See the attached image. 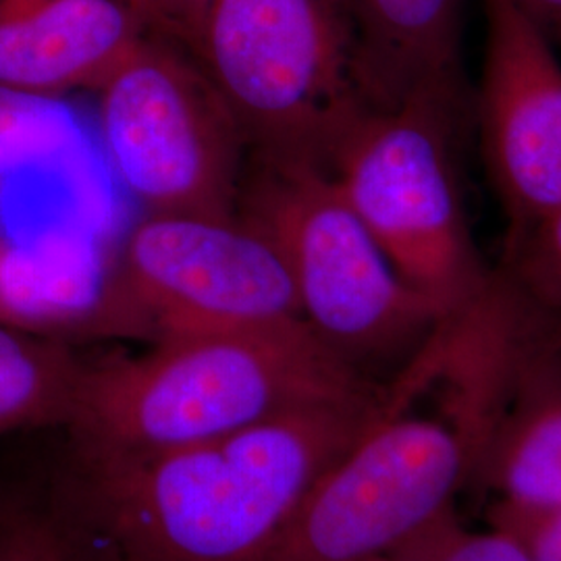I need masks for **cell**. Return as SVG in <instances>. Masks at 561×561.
<instances>
[{"label": "cell", "instance_id": "1", "mask_svg": "<svg viewBox=\"0 0 561 561\" xmlns=\"http://www.w3.org/2000/svg\"><path fill=\"white\" fill-rule=\"evenodd\" d=\"M381 400L314 403L157 451L65 445L53 474L125 561H264Z\"/></svg>", "mask_w": 561, "mask_h": 561}, {"label": "cell", "instance_id": "2", "mask_svg": "<svg viewBox=\"0 0 561 561\" xmlns=\"http://www.w3.org/2000/svg\"><path fill=\"white\" fill-rule=\"evenodd\" d=\"M503 356L479 321L443 324L382 387L360 435L301 502L264 561L389 558L474 484Z\"/></svg>", "mask_w": 561, "mask_h": 561}, {"label": "cell", "instance_id": "3", "mask_svg": "<svg viewBox=\"0 0 561 561\" xmlns=\"http://www.w3.org/2000/svg\"><path fill=\"white\" fill-rule=\"evenodd\" d=\"M381 393L310 327L187 331L150 341L141 354L85 358L62 433L73 449L157 451Z\"/></svg>", "mask_w": 561, "mask_h": 561}, {"label": "cell", "instance_id": "4", "mask_svg": "<svg viewBox=\"0 0 561 561\" xmlns=\"http://www.w3.org/2000/svg\"><path fill=\"white\" fill-rule=\"evenodd\" d=\"M187 53L233 111L254 164L329 173L375 111L350 0H213Z\"/></svg>", "mask_w": 561, "mask_h": 561}, {"label": "cell", "instance_id": "5", "mask_svg": "<svg viewBox=\"0 0 561 561\" xmlns=\"http://www.w3.org/2000/svg\"><path fill=\"white\" fill-rule=\"evenodd\" d=\"M238 217L277 245L304 321L366 381L385 387L454 317L401 277L324 171L248 162Z\"/></svg>", "mask_w": 561, "mask_h": 561}, {"label": "cell", "instance_id": "6", "mask_svg": "<svg viewBox=\"0 0 561 561\" xmlns=\"http://www.w3.org/2000/svg\"><path fill=\"white\" fill-rule=\"evenodd\" d=\"M470 121V106L435 94L368 111L329 171L401 277L447 314L481 298L495 275L472 236L458 171Z\"/></svg>", "mask_w": 561, "mask_h": 561}, {"label": "cell", "instance_id": "7", "mask_svg": "<svg viewBox=\"0 0 561 561\" xmlns=\"http://www.w3.org/2000/svg\"><path fill=\"white\" fill-rule=\"evenodd\" d=\"M94 94L108 161L146 215H238L248 141L183 46L148 32Z\"/></svg>", "mask_w": 561, "mask_h": 561}, {"label": "cell", "instance_id": "8", "mask_svg": "<svg viewBox=\"0 0 561 561\" xmlns=\"http://www.w3.org/2000/svg\"><path fill=\"white\" fill-rule=\"evenodd\" d=\"M104 314L108 337L146 341L308 327L277 245L238 215H146L104 283Z\"/></svg>", "mask_w": 561, "mask_h": 561}, {"label": "cell", "instance_id": "9", "mask_svg": "<svg viewBox=\"0 0 561 561\" xmlns=\"http://www.w3.org/2000/svg\"><path fill=\"white\" fill-rule=\"evenodd\" d=\"M484 60L472 96L505 236L561 210V57L518 0H481Z\"/></svg>", "mask_w": 561, "mask_h": 561}, {"label": "cell", "instance_id": "10", "mask_svg": "<svg viewBox=\"0 0 561 561\" xmlns=\"http://www.w3.org/2000/svg\"><path fill=\"white\" fill-rule=\"evenodd\" d=\"M518 298L502 396L472 484L489 495V516L561 512V314Z\"/></svg>", "mask_w": 561, "mask_h": 561}, {"label": "cell", "instance_id": "11", "mask_svg": "<svg viewBox=\"0 0 561 561\" xmlns=\"http://www.w3.org/2000/svg\"><path fill=\"white\" fill-rule=\"evenodd\" d=\"M150 32L127 0H0V90H96Z\"/></svg>", "mask_w": 561, "mask_h": 561}, {"label": "cell", "instance_id": "12", "mask_svg": "<svg viewBox=\"0 0 561 561\" xmlns=\"http://www.w3.org/2000/svg\"><path fill=\"white\" fill-rule=\"evenodd\" d=\"M362 90L373 108L435 94L472 108L463 76V0H350Z\"/></svg>", "mask_w": 561, "mask_h": 561}, {"label": "cell", "instance_id": "13", "mask_svg": "<svg viewBox=\"0 0 561 561\" xmlns=\"http://www.w3.org/2000/svg\"><path fill=\"white\" fill-rule=\"evenodd\" d=\"M83 362L69 341L0 322V437L65 428Z\"/></svg>", "mask_w": 561, "mask_h": 561}, {"label": "cell", "instance_id": "14", "mask_svg": "<svg viewBox=\"0 0 561 561\" xmlns=\"http://www.w3.org/2000/svg\"><path fill=\"white\" fill-rule=\"evenodd\" d=\"M0 561H125L55 474L0 493Z\"/></svg>", "mask_w": 561, "mask_h": 561}, {"label": "cell", "instance_id": "15", "mask_svg": "<svg viewBox=\"0 0 561 561\" xmlns=\"http://www.w3.org/2000/svg\"><path fill=\"white\" fill-rule=\"evenodd\" d=\"M393 561H541L520 537L497 522L472 526L458 505L443 512L419 535L403 542Z\"/></svg>", "mask_w": 561, "mask_h": 561}, {"label": "cell", "instance_id": "16", "mask_svg": "<svg viewBox=\"0 0 561 561\" xmlns=\"http://www.w3.org/2000/svg\"><path fill=\"white\" fill-rule=\"evenodd\" d=\"M495 268L526 300L561 314V210L503 236L502 259Z\"/></svg>", "mask_w": 561, "mask_h": 561}, {"label": "cell", "instance_id": "17", "mask_svg": "<svg viewBox=\"0 0 561 561\" xmlns=\"http://www.w3.org/2000/svg\"><path fill=\"white\" fill-rule=\"evenodd\" d=\"M210 2L213 0H134V7L150 32L190 50Z\"/></svg>", "mask_w": 561, "mask_h": 561}, {"label": "cell", "instance_id": "18", "mask_svg": "<svg viewBox=\"0 0 561 561\" xmlns=\"http://www.w3.org/2000/svg\"><path fill=\"white\" fill-rule=\"evenodd\" d=\"M514 530L541 561H561V512L541 516H486Z\"/></svg>", "mask_w": 561, "mask_h": 561}, {"label": "cell", "instance_id": "19", "mask_svg": "<svg viewBox=\"0 0 561 561\" xmlns=\"http://www.w3.org/2000/svg\"><path fill=\"white\" fill-rule=\"evenodd\" d=\"M518 4L561 57V0H518Z\"/></svg>", "mask_w": 561, "mask_h": 561}, {"label": "cell", "instance_id": "20", "mask_svg": "<svg viewBox=\"0 0 561 561\" xmlns=\"http://www.w3.org/2000/svg\"><path fill=\"white\" fill-rule=\"evenodd\" d=\"M0 322L15 324V327H18L13 308H11L9 298H7V285H4V275H2V264H0Z\"/></svg>", "mask_w": 561, "mask_h": 561}, {"label": "cell", "instance_id": "21", "mask_svg": "<svg viewBox=\"0 0 561 561\" xmlns=\"http://www.w3.org/2000/svg\"><path fill=\"white\" fill-rule=\"evenodd\" d=\"M375 561H393L391 558H381V560H375Z\"/></svg>", "mask_w": 561, "mask_h": 561}, {"label": "cell", "instance_id": "22", "mask_svg": "<svg viewBox=\"0 0 561 561\" xmlns=\"http://www.w3.org/2000/svg\"><path fill=\"white\" fill-rule=\"evenodd\" d=\"M127 2H129V4H131V7H134V0H127ZM134 9H136V7H134Z\"/></svg>", "mask_w": 561, "mask_h": 561}]
</instances>
